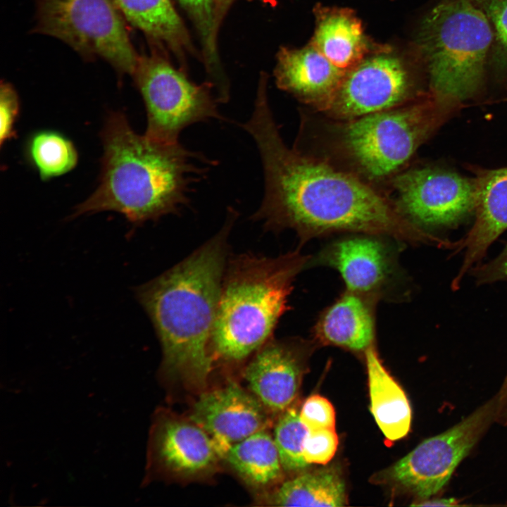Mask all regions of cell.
Segmentation results:
<instances>
[{"instance_id": "obj_1", "label": "cell", "mask_w": 507, "mask_h": 507, "mask_svg": "<svg viewBox=\"0 0 507 507\" xmlns=\"http://www.w3.org/2000/svg\"><path fill=\"white\" fill-rule=\"evenodd\" d=\"M242 127L256 144L264 175L263 198L251 218L262 222L265 230L291 228L303 239L335 231L427 239V234L360 179L287 147L265 87H258L251 116Z\"/></svg>"}, {"instance_id": "obj_2", "label": "cell", "mask_w": 507, "mask_h": 507, "mask_svg": "<svg viewBox=\"0 0 507 507\" xmlns=\"http://www.w3.org/2000/svg\"><path fill=\"white\" fill-rule=\"evenodd\" d=\"M238 216L227 210L220 230L186 258L134 289L160 342V375L201 391L214 359L211 338L228 255V237Z\"/></svg>"}, {"instance_id": "obj_3", "label": "cell", "mask_w": 507, "mask_h": 507, "mask_svg": "<svg viewBox=\"0 0 507 507\" xmlns=\"http://www.w3.org/2000/svg\"><path fill=\"white\" fill-rule=\"evenodd\" d=\"M102 141L100 184L75 208L73 218L112 211L139 225L179 213L189 204L192 184L215 164L180 142L138 134L119 112L107 118Z\"/></svg>"}, {"instance_id": "obj_4", "label": "cell", "mask_w": 507, "mask_h": 507, "mask_svg": "<svg viewBox=\"0 0 507 507\" xmlns=\"http://www.w3.org/2000/svg\"><path fill=\"white\" fill-rule=\"evenodd\" d=\"M305 262L297 251L229 257L211 338L214 361L241 362L272 338Z\"/></svg>"}, {"instance_id": "obj_5", "label": "cell", "mask_w": 507, "mask_h": 507, "mask_svg": "<svg viewBox=\"0 0 507 507\" xmlns=\"http://www.w3.org/2000/svg\"><path fill=\"white\" fill-rule=\"evenodd\" d=\"M493 32L472 0H443L426 15L416 43L431 92L461 101L482 81Z\"/></svg>"}, {"instance_id": "obj_6", "label": "cell", "mask_w": 507, "mask_h": 507, "mask_svg": "<svg viewBox=\"0 0 507 507\" xmlns=\"http://www.w3.org/2000/svg\"><path fill=\"white\" fill-rule=\"evenodd\" d=\"M461 101L430 92L399 106L365 115L345 125L344 146L370 178L393 173L459 108Z\"/></svg>"}, {"instance_id": "obj_7", "label": "cell", "mask_w": 507, "mask_h": 507, "mask_svg": "<svg viewBox=\"0 0 507 507\" xmlns=\"http://www.w3.org/2000/svg\"><path fill=\"white\" fill-rule=\"evenodd\" d=\"M36 30L61 39L85 58L99 57L119 73L137 63L125 19L113 0H36Z\"/></svg>"}, {"instance_id": "obj_8", "label": "cell", "mask_w": 507, "mask_h": 507, "mask_svg": "<svg viewBox=\"0 0 507 507\" xmlns=\"http://www.w3.org/2000/svg\"><path fill=\"white\" fill-rule=\"evenodd\" d=\"M143 98L147 116L145 134L165 143L180 142L187 127L223 119L210 83L196 84L163 58L139 56L132 75Z\"/></svg>"}, {"instance_id": "obj_9", "label": "cell", "mask_w": 507, "mask_h": 507, "mask_svg": "<svg viewBox=\"0 0 507 507\" xmlns=\"http://www.w3.org/2000/svg\"><path fill=\"white\" fill-rule=\"evenodd\" d=\"M496 413L494 395L453 427L419 444L394 464L392 477L419 501L432 498L496 422Z\"/></svg>"}, {"instance_id": "obj_10", "label": "cell", "mask_w": 507, "mask_h": 507, "mask_svg": "<svg viewBox=\"0 0 507 507\" xmlns=\"http://www.w3.org/2000/svg\"><path fill=\"white\" fill-rule=\"evenodd\" d=\"M413 88L405 58L384 45L346 70L320 107L334 116L353 120L403 104L411 98Z\"/></svg>"}, {"instance_id": "obj_11", "label": "cell", "mask_w": 507, "mask_h": 507, "mask_svg": "<svg viewBox=\"0 0 507 507\" xmlns=\"http://www.w3.org/2000/svg\"><path fill=\"white\" fill-rule=\"evenodd\" d=\"M398 209L416 226H447L475 211L476 180L439 168H416L394 181Z\"/></svg>"}, {"instance_id": "obj_12", "label": "cell", "mask_w": 507, "mask_h": 507, "mask_svg": "<svg viewBox=\"0 0 507 507\" xmlns=\"http://www.w3.org/2000/svg\"><path fill=\"white\" fill-rule=\"evenodd\" d=\"M220 457L215 442L200 426L158 410L149 434L144 481L199 479L215 471Z\"/></svg>"}, {"instance_id": "obj_13", "label": "cell", "mask_w": 507, "mask_h": 507, "mask_svg": "<svg viewBox=\"0 0 507 507\" xmlns=\"http://www.w3.org/2000/svg\"><path fill=\"white\" fill-rule=\"evenodd\" d=\"M266 408L238 384L203 392L192 406L189 419L213 439L220 457L232 444L263 430Z\"/></svg>"}, {"instance_id": "obj_14", "label": "cell", "mask_w": 507, "mask_h": 507, "mask_svg": "<svg viewBox=\"0 0 507 507\" xmlns=\"http://www.w3.org/2000/svg\"><path fill=\"white\" fill-rule=\"evenodd\" d=\"M299 355L295 343L272 338L252 355L244 376L267 409L284 411L296 396L301 377Z\"/></svg>"}, {"instance_id": "obj_15", "label": "cell", "mask_w": 507, "mask_h": 507, "mask_svg": "<svg viewBox=\"0 0 507 507\" xmlns=\"http://www.w3.org/2000/svg\"><path fill=\"white\" fill-rule=\"evenodd\" d=\"M476 218L461 243L465 249L461 267L451 287L457 289L465 273L484 256L489 246L507 229V167L474 170Z\"/></svg>"}, {"instance_id": "obj_16", "label": "cell", "mask_w": 507, "mask_h": 507, "mask_svg": "<svg viewBox=\"0 0 507 507\" xmlns=\"http://www.w3.org/2000/svg\"><path fill=\"white\" fill-rule=\"evenodd\" d=\"M277 60V85L318 107L331 96L345 73L311 43L300 49L282 47Z\"/></svg>"}, {"instance_id": "obj_17", "label": "cell", "mask_w": 507, "mask_h": 507, "mask_svg": "<svg viewBox=\"0 0 507 507\" xmlns=\"http://www.w3.org/2000/svg\"><path fill=\"white\" fill-rule=\"evenodd\" d=\"M313 11L315 27L311 43L341 70L346 72L381 46L365 35L353 11L316 6Z\"/></svg>"}, {"instance_id": "obj_18", "label": "cell", "mask_w": 507, "mask_h": 507, "mask_svg": "<svg viewBox=\"0 0 507 507\" xmlns=\"http://www.w3.org/2000/svg\"><path fill=\"white\" fill-rule=\"evenodd\" d=\"M320 258L339 272L348 291L359 294L379 288L390 269L385 246L372 237H351L334 242Z\"/></svg>"}, {"instance_id": "obj_19", "label": "cell", "mask_w": 507, "mask_h": 507, "mask_svg": "<svg viewBox=\"0 0 507 507\" xmlns=\"http://www.w3.org/2000/svg\"><path fill=\"white\" fill-rule=\"evenodd\" d=\"M314 332L323 343L366 350L375 334L371 308L361 294L348 291L323 313Z\"/></svg>"}, {"instance_id": "obj_20", "label": "cell", "mask_w": 507, "mask_h": 507, "mask_svg": "<svg viewBox=\"0 0 507 507\" xmlns=\"http://www.w3.org/2000/svg\"><path fill=\"white\" fill-rule=\"evenodd\" d=\"M370 411L385 437L396 441L410 431L412 412L408 399L381 363L375 350H365Z\"/></svg>"}, {"instance_id": "obj_21", "label": "cell", "mask_w": 507, "mask_h": 507, "mask_svg": "<svg viewBox=\"0 0 507 507\" xmlns=\"http://www.w3.org/2000/svg\"><path fill=\"white\" fill-rule=\"evenodd\" d=\"M128 21L151 39L169 48L178 57L193 52L185 27L171 0H113Z\"/></svg>"}, {"instance_id": "obj_22", "label": "cell", "mask_w": 507, "mask_h": 507, "mask_svg": "<svg viewBox=\"0 0 507 507\" xmlns=\"http://www.w3.org/2000/svg\"><path fill=\"white\" fill-rule=\"evenodd\" d=\"M221 458L255 489L263 490L274 484L283 469L274 438L265 429L232 444Z\"/></svg>"}, {"instance_id": "obj_23", "label": "cell", "mask_w": 507, "mask_h": 507, "mask_svg": "<svg viewBox=\"0 0 507 507\" xmlns=\"http://www.w3.org/2000/svg\"><path fill=\"white\" fill-rule=\"evenodd\" d=\"M263 501L280 506H343L345 484L334 469L306 472L283 482L275 491L263 496Z\"/></svg>"}, {"instance_id": "obj_24", "label": "cell", "mask_w": 507, "mask_h": 507, "mask_svg": "<svg viewBox=\"0 0 507 507\" xmlns=\"http://www.w3.org/2000/svg\"><path fill=\"white\" fill-rule=\"evenodd\" d=\"M27 156L42 180L63 175L75 168L77 154L73 143L54 131L33 134L27 146Z\"/></svg>"}, {"instance_id": "obj_25", "label": "cell", "mask_w": 507, "mask_h": 507, "mask_svg": "<svg viewBox=\"0 0 507 507\" xmlns=\"http://www.w3.org/2000/svg\"><path fill=\"white\" fill-rule=\"evenodd\" d=\"M308 432L299 413L294 408L287 410L278 420L273 438L284 470L296 471L309 465L303 454L304 442Z\"/></svg>"}, {"instance_id": "obj_26", "label": "cell", "mask_w": 507, "mask_h": 507, "mask_svg": "<svg viewBox=\"0 0 507 507\" xmlns=\"http://www.w3.org/2000/svg\"><path fill=\"white\" fill-rule=\"evenodd\" d=\"M192 18L201 37L205 63L213 82L216 85L224 84L227 80L219 68L217 44L213 36L214 0H177Z\"/></svg>"}, {"instance_id": "obj_27", "label": "cell", "mask_w": 507, "mask_h": 507, "mask_svg": "<svg viewBox=\"0 0 507 507\" xmlns=\"http://www.w3.org/2000/svg\"><path fill=\"white\" fill-rule=\"evenodd\" d=\"M339 439L334 429L310 430L304 442L303 454L308 464L325 465L334 457Z\"/></svg>"}, {"instance_id": "obj_28", "label": "cell", "mask_w": 507, "mask_h": 507, "mask_svg": "<svg viewBox=\"0 0 507 507\" xmlns=\"http://www.w3.org/2000/svg\"><path fill=\"white\" fill-rule=\"evenodd\" d=\"M299 416L309 430L335 427V411L332 404L318 394L312 395L305 401Z\"/></svg>"}, {"instance_id": "obj_29", "label": "cell", "mask_w": 507, "mask_h": 507, "mask_svg": "<svg viewBox=\"0 0 507 507\" xmlns=\"http://www.w3.org/2000/svg\"><path fill=\"white\" fill-rule=\"evenodd\" d=\"M19 100L13 87L1 82L0 88V142L1 146L14 134V125L19 113Z\"/></svg>"}, {"instance_id": "obj_30", "label": "cell", "mask_w": 507, "mask_h": 507, "mask_svg": "<svg viewBox=\"0 0 507 507\" xmlns=\"http://www.w3.org/2000/svg\"><path fill=\"white\" fill-rule=\"evenodd\" d=\"M472 270L478 284L507 281V244L495 258Z\"/></svg>"}, {"instance_id": "obj_31", "label": "cell", "mask_w": 507, "mask_h": 507, "mask_svg": "<svg viewBox=\"0 0 507 507\" xmlns=\"http://www.w3.org/2000/svg\"><path fill=\"white\" fill-rule=\"evenodd\" d=\"M487 17L492 21L497 39L507 49V0H483Z\"/></svg>"}, {"instance_id": "obj_32", "label": "cell", "mask_w": 507, "mask_h": 507, "mask_svg": "<svg viewBox=\"0 0 507 507\" xmlns=\"http://www.w3.org/2000/svg\"><path fill=\"white\" fill-rule=\"evenodd\" d=\"M234 0H214V16L213 36L217 41V35L222 22Z\"/></svg>"}, {"instance_id": "obj_33", "label": "cell", "mask_w": 507, "mask_h": 507, "mask_svg": "<svg viewBox=\"0 0 507 507\" xmlns=\"http://www.w3.org/2000/svg\"><path fill=\"white\" fill-rule=\"evenodd\" d=\"M496 396L497 398L496 422L502 425H507V375Z\"/></svg>"}, {"instance_id": "obj_34", "label": "cell", "mask_w": 507, "mask_h": 507, "mask_svg": "<svg viewBox=\"0 0 507 507\" xmlns=\"http://www.w3.org/2000/svg\"><path fill=\"white\" fill-rule=\"evenodd\" d=\"M459 501L453 498H437L428 499L418 503H413L411 506H455L459 505Z\"/></svg>"}]
</instances>
